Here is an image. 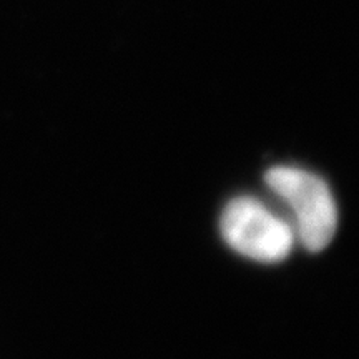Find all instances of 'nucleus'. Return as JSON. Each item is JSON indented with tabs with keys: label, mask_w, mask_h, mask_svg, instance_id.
<instances>
[{
	"label": "nucleus",
	"mask_w": 359,
	"mask_h": 359,
	"mask_svg": "<svg viewBox=\"0 0 359 359\" xmlns=\"http://www.w3.org/2000/svg\"><path fill=\"white\" fill-rule=\"evenodd\" d=\"M222 235L233 250L262 263H278L293 248L290 224L255 198L230 201L222 215Z\"/></svg>",
	"instance_id": "obj_2"
},
{
	"label": "nucleus",
	"mask_w": 359,
	"mask_h": 359,
	"mask_svg": "<svg viewBox=\"0 0 359 359\" xmlns=\"http://www.w3.org/2000/svg\"><path fill=\"white\" fill-rule=\"evenodd\" d=\"M264 180L293 208L304 248L313 253L325 250L338 224V210L326 183L316 175L291 167L269 168Z\"/></svg>",
	"instance_id": "obj_1"
}]
</instances>
